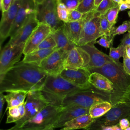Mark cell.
Here are the masks:
<instances>
[{
    "label": "cell",
    "instance_id": "cell-3",
    "mask_svg": "<svg viewBox=\"0 0 130 130\" xmlns=\"http://www.w3.org/2000/svg\"><path fill=\"white\" fill-rule=\"evenodd\" d=\"M81 89L69 82L60 75H48L42 88V95L48 105L62 107L64 99Z\"/></svg>",
    "mask_w": 130,
    "mask_h": 130
},
{
    "label": "cell",
    "instance_id": "cell-8",
    "mask_svg": "<svg viewBox=\"0 0 130 130\" xmlns=\"http://www.w3.org/2000/svg\"><path fill=\"white\" fill-rule=\"evenodd\" d=\"M56 6L55 0H44L41 3L36 5V14L38 22L50 26L52 31L61 28L63 25V22L58 17Z\"/></svg>",
    "mask_w": 130,
    "mask_h": 130
},
{
    "label": "cell",
    "instance_id": "cell-37",
    "mask_svg": "<svg viewBox=\"0 0 130 130\" xmlns=\"http://www.w3.org/2000/svg\"><path fill=\"white\" fill-rule=\"evenodd\" d=\"M83 13H82L77 9L69 10V21H75L81 20L83 17Z\"/></svg>",
    "mask_w": 130,
    "mask_h": 130
},
{
    "label": "cell",
    "instance_id": "cell-46",
    "mask_svg": "<svg viewBox=\"0 0 130 130\" xmlns=\"http://www.w3.org/2000/svg\"><path fill=\"white\" fill-rule=\"evenodd\" d=\"M125 53L127 56L130 58V45L125 46Z\"/></svg>",
    "mask_w": 130,
    "mask_h": 130
},
{
    "label": "cell",
    "instance_id": "cell-58",
    "mask_svg": "<svg viewBox=\"0 0 130 130\" xmlns=\"http://www.w3.org/2000/svg\"><path fill=\"white\" fill-rule=\"evenodd\" d=\"M82 0H79V3H80L81 1H82Z\"/></svg>",
    "mask_w": 130,
    "mask_h": 130
},
{
    "label": "cell",
    "instance_id": "cell-24",
    "mask_svg": "<svg viewBox=\"0 0 130 130\" xmlns=\"http://www.w3.org/2000/svg\"><path fill=\"white\" fill-rule=\"evenodd\" d=\"M28 92L25 91H12L7 92L5 95V98L7 103L6 111L10 108L17 107L24 103L26 99Z\"/></svg>",
    "mask_w": 130,
    "mask_h": 130
},
{
    "label": "cell",
    "instance_id": "cell-47",
    "mask_svg": "<svg viewBox=\"0 0 130 130\" xmlns=\"http://www.w3.org/2000/svg\"><path fill=\"white\" fill-rule=\"evenodd\" d=\"M102 130H114L113 126H108L104 127L102 128Z\"/></svg>",
    "mask_w": 130,
    "mask_h": 130
},
{
    "label": "cell",
    "instance_id": "cell-19",
    "mask_svg": "<svg viewBox=\"0 0 130 130\" xmlns=\"http://www.w3.org/2000/svg\"><path fill=\"white\" fill-rule=\"evenodd\" d=\"M93 43H89L79 46L89 55L90 61L87 67V69L98 68L103 67L108 62H116L109 55L100 51L94 46Z\"/></svg>",
    "mask_w": 130,
    "mask_h": 130
},
{
    "label": "cell",
    "instance_id": "cell-1",
    "mask_svg": "<svg viewBox=\"0 0 130 130\" xmlns=\"http://www.w3.org/2000/svg\"><path fill=\"white\" fill-rule=\"evenodd\" d=\"M48 75L39 66L19 62L0 77V93L41 90Z\"/></svg>",
    "mask_w": 130,
    "mask_h": 130
},
{
    "label": "cell",
    "instance_id": "cell-50",
    "mask_svg": "<svg viewBox=\"0 0 130 130\" xmlns=\"http://www.w3.org/2000/svg\"><path fill=\"white\" fill-rule=\"evenodd\" d=\"M44 130H55V129L50 127V128H47V129H44ZM59 130H69V129L68 128H67V127H64L61 128L60 129H59Z\"/></svg>",
    "mask_w": 130,
    "mask_h": 130
},
{
    "label": "cell",
    "instance_id": "cell-15",
    "mask_svg": "<svg viewBox=\"0 0 130 130\" xmlns=\"http://www.w3.org/2000/svg\"><path fill=\"white\" fill-rule=\"evenodd\" d=\"M36 4L34 0H20L17 15L9 35L10 38L15 35L29 16L36 12Z\"/></svg>",
    "mask_w": 130,
    "mask_h": 130
},
{
    "label": "cell",
    "instance_id": "cell-35",
    "mask_svg": "<svg viewBox=\"0 0 130 130\" xmlns=\"http://www.w3.org/2000/svg\"><path fill=\"white\" fill-rule=\"evenodd\" d=\"M129 31H130V21L126 20L123 22V23L118 27H114L111 32V35L115 37V36L117 35L123 34Z\"/></svg>",
    "mask_w": 130,
    "mask_h": 130
},
{
    "label": "cell",
    "instance_id": "cell-21",
    "mask_svg": "<svg viewBox=\"0 0 130 130\" xmlns=\"http://www.w3.org/2000/svg\"><path fill=\"white\" fill-rule=\"evenodd\" d=\"M51 35L54 39L56 50H59L62 52L68 55L70 50L77 46L69 40L63 31L62 27L55 31H52Z\"/></svg>",
    "mask_w": 130,
    "mask_h": 130
},
{
    "label": "cell",
    "instance_id": "cell-56",
    "mask_svg": "<svg viewBox=\"0 0 130 130\" xmlns=\"http://www.w3.org/2000/svg\"><path fill=\"white\" fill-rule=\"evenodd\" d=\"M124 130H130V126L128 127H127V128H126Z\"/></svg>",
    "mask_w": 130,
    "mask_h": 130
},
{
    "label": "cell",
    "instance_id": "cell-2",
    "mask_svg": "<svg viewBox=\"0 0 130 130\" xmlns=\"http://www.w3.org/2000/svg\"><path fill=\"white\" fill-rule=\"evenodd\" d=\"M91 73L98 72L107 77L113 84L110 93V102L113 106L123 100L130 88V76L124 70L120 62H108L102 67L89 69Z\"/></svg>",
    "mask_w": 130,
    "mask_h": 130
},
{
    "label": "cell",
    "instance_id": "cell-44",
    "mask_svg": "<svg viewBox=\"0 0 130 130\" xmlns=\"http://www.w3.org/2000/svg\"><path fill=\"white\" fill-rule=\"evenodd\" d=\"M119 11H125L127 9H130V4L123 1L119 5Z\"/></svg>",
    "mask_w": 130,
    "mask_h": 130
},
{
    "label": "cell",
    "instance_id": "cell-6",
    "mask_svg": "<svg viewBox=\"0 0 130 130\" xmlns=\"http://www.w3.org/2000/svg\"><path fill=\"white\" fill-rule=\"evenodd\" d=\"M100 16L95 9L84 13L82 18V27L77 46L96 43L97 39L103 36L100 28Z\"/></svg>",
    "mask_w": 130,
    "mask_h": 130
},
{
    "label": "cell",
    "instance_id": "cell-18",
    "mask_svg": "<svg viewBox=\"0 0 130 130\" xmlns=\"http://www.w3.org/2000/svg\"><path fill=\"white\" fill-rule=\"evenodd\" d=\"M86 114H89V109L76 105H68L63 107L57 119L50 127L54 129L64 127V124L67 122L79 116Z\"/></svg>",
    "mask_w": 130,
    "mask_h": 130
},
{
    "label": "cell",
    "instance_id": "cell-5",
    "mask_svg": "<svg viewBox=\"0 0 130 130\" xmlns=\"http://www.w3.org/2000/svg\"><path fill=\"white\" fill-rule=\"evenodd\" d=\"M124 118L130 121V104L120 102L114 105L104 115L95 118L91 124L83 130H102L104 127L118 124L119 121Z\"/></svg>",
    "mask_w": 130,
    "mask_h": 130
},
{
    "label": "cell",
    "instance_id": "cell-26",
    "mask_svg": "<svg viewBox=\"0 0 130 130\" xmlns=\"http://www.w3.org/2000/svg\"><path fill=\"white\" fill-rule=\"evenodd\" d=\"M112 107L113 105L110 102H100L93 105L89 109V114L95 119L105 114Z\"/></svg>",
    "mask_w": 130,
    "mask_h": 130
},
{
    "label": "cell",
    "instance_id": "cell-45",
    "mask_svg": "<svg viewBox=\"0 0 130 130\" xmlns=\"http://www.w3.org/2000/svg\"><path fill=\"white\" fill-rule=\"evenodd\" d=\"M122 102H125L130 104V88L128 90V91L127 92L126 94H125Z\"/></svg>",
    "mask_w": 130,
    "mask_h": 130
},
{
    "label": "cell",
    "instance_id": "cell-23",
    "mask_svg": "<svg viewBox=\"0 0 130 130\" xmlns=\"http://www.w3.org/2000/svg\"><path fill=\"white\" fill-rule=\"evenodd\" d=\"M55 50H56L55 48L54 49L35 50L24 55V57L21 62L39 66L41 62L45 58Z\"/></svg>",
    "mask_w": 130,
    "mask_h": 130
},
{
    "label": "cell",
    "instance_id": "cell-36",
    "mask_svg": "<svg viewBox=\"0 0 130 130\" xmlns=\"http://www.w3.org/2000/svg\"><path fill=\"white\" fill-rule=\"evenodd\" d=\"M114 37L108 35H103L100 39L96 41V43L105 48H110L113 44Z\"/></svg>",
    "mask_w": 130,
    "mask_h": 130
},
{
    "label": "cell",
    "instance_id": "cell-17",
    "mask_svg": "<svg viewBox=\"0 0 130 130\" xmlns=\"http://www.w3.org/2000/svg\"><path fill=\"white\" fill-rule=\"evenodd\" d=\"M52 32V29L47 24L39 23L25 43L23 54L25 55L36 50L38 45Z\"/></svg>",
    "mask_w": 130,
    "mask_h": 130
},
{
    "label": "cell",
    "instance_id": "cell-22",
    "mask_svg": "<svg viewBox=\"0 0 130 130\" xmlns=\"http://www.w3.org/2000/svg\"><path fill=\"white\" fill-rule=\"evenodd\" d=\"M89 81L91 85L100 90L110 93L113 90V83L107 77L99 73H91Z\"/></svg>",
    "mask_w": 130,
    "mask_h": 130
},
{
    "label": "cell",
    "instance_id": "cell-40",
    "mask_svg": "<svg viewBox=\"0 0 130 130\" xmlns=\"http://www.w3.org/2000/svg\"><path fill=\"white\" fill-rule=\"evenodd\" d=\"M13 0H1V8L2 12H6L9 10Z\"/></svg>",
    "mask_w": 130,
    "mask_h": 130
},
{
    "label": "cell",
    "instance_id": "cell-38",
    "mask_svg": "<svg viewBox=\"0 0 130 130\" xmlns=\"http://www.w3.org/2000/svg\"><path fill=\"white\" fill-rule=\"evenodd\" d=\"M61 2L64 3L69 10L76 9L80 4L79 0H61Z\"/></svg>",
    "mask_w": 130,
    "mask_h": 130
},
{
    "label": "cell",
    "instance_id": "cell-54",
    "mask_svg": "<svg viewBox=\"0 0 130 130\" xmlns=\"http://www.w3.org/2000/svg\"><path fill=\"white\" fill-rule=\"evenodd\" d=\"M123 1L127 3H128V4H130V0H123Z\"/></svg>",
    "mask_w": 130,
    "mask_h": 130
},
{
    "label": "cell",
    "instance_id": "cell-41",
    "mask_svg": "<svg viewBox=\"0 0 130 130\" xmlns=\"http://www.w3.org/2000/svg\"><path fill=\"white\" fill-rule=\"evenodd\" d=\"M118 124L122 130H124L130 126V121L127 118H122L119 121Z\"/></svg>",
    "mask_w": 130,
    "mask_h": 130
},
{
    "label": "cell",
    "instance_id": "cell-7",
    "mask_svg": "<svg viewBox=\"0 0 130 130\" xmlns=\"http://www.w3.org/2000/svg\"><path fill=\"white\" fill-rule=\"evenodd\" d=\"M63 107L48 105L28 120L21 128L33 130L47 129L56 121Z\"/></svg>",
    "mask_w": 130,
    "mask_h": 130
},
{
    "label": "cell",
    "instance_id": "cell-29",
    "mask_svg": "<svg viewBox=\"0 0 130 130\" xmlns=\"http://www.w3.org/2000/svg\"><path fill=\"white\" fill-rule=\"evenodd\" d=\"M100 28L103 35L112 36L111 32L114 27L112 26L107 20L106 15H101Z\"/></svg>",
    "mask_w": 130,
    "mask_h": 130
},
{
    "label": "cell",
    "instance_id": "cell-33",
    "mask_svg": "<svg viewBox=\"0 0 130 130\" xmlns=\"http://www.w3.org/2000/svg\"><path fill=\"white\" fill-rule=\"evenodd\" d=\"M56 47V42L51 35H49L45 39H44L37 47L36 49H54Z\"/></svg>",
    "mask_w": 130,
    "mask_h": 130
},
{
    "label": "cell",
    "instance_id": "cell-13",
    "mask_svg": "<svg viewBox=\"0 0 130 130\" xmlns=\"http://www.w3.org/2000/svg\"><path fill=\"white\" fill-rule=\"evenodd\" d=\"M90 61L88 53L79 46H76L70 51L64 62V69L76 70L87 67Z\"/></svg>",
    "mask_w": 130,
    "mask_h": 130
},
{
    "label": "cell",
    "instance_id": "cell-55",
    "mask_svg": "<svg viewBox=\"0 0 130 130\" xmlns=\"http://www.w3.org/2000/svg\"><path fill=\"white\" fill-rule=\"evenodd\" d=\"M55 2H56L57 4H59V3H60L61 2V0H55Z\"/></svg>",
    "mask_w": 130,
    "mask_h": 130
},
{
    "label": "cell",
    "instance_id": "cell-30",
    "mask_svg": "<svg viewBox=\"0 0 130 130\" xmlns=\"http://www.w3.org/2000/svg\"><path fill=\"white\" fill-rule=\"evenodd\" d=\"M56 10L58 17L61 21L63 22H67L69 21L68 17L69 10L64 3L60 2V3L57 4Z\"/></svg>",
    "mask_w": 130,
    "mask_h": 130
},
{
    "label": "cell",
    "instance_id": "cell-14",
    "mask_svg": "<svg viewBox=\"0 0 130 130\" xmlns=\"http://www.w3.org/2000/svg\"><path fill=\"white\" fill-rule=\"evenodd\" d=\"M39 23L36 12L31 14L15 35L10 38L7 44L11 46H14L25 43L33 31L38 26Z\"/></svg>",
    "mask_w": 130,
    "mask_h": 130
},
{
    "label": "cell",
    "instance_id": "cell-48",
    "mask_svg": "<svg viewBox=\"0 0 130 130\" xmlns=\"http://www.w3.org/2000/svg\"><path fill=\"white\" fill-rule=\"evenodd\" d=\"M113 127L114 130H122V129L120 128V127L119 126V125L118 124L113 125Z\"/></svg>",
    "mask_w": 130,
    "mask_h": 130
},
{
    "label": "cell",
    "instance_id": "cell-27",
    "mask_svg": "<svg viewBox=\"0 0 130 130\" xmlns=\"http://www.w3.org/2000/svg\"><path fill=\"white\" fill-rule=\"evenodd\" d=\"M25 102L21 105L8 109L6 123H16L21 119L25 113Z\"/></svg>",
    "mask_w": 130,
    "mask_h": 130
},
{
    "label": "cell",
    "instance_id": "cell-16",
    "mask_svg": "<svg viewBox=\"0 0 130 130\" xmlns=\"http://www.w3.org/2000/svg\"><path fill=\"white\" fill-rule=\"evenodd\" d=\"M20 0H13L9 10L2 12L0 22L1 44L8 37L16 18Z\"/></svg>",
    "mask_w": 130,
    "mask_h": 130
},
{
    "label": "cell",
    "instance_id": "cell-51",
    "mask_svg": "<svg viewBox=\"0 0 130 130\" xmlns=\"http://www.w3.org/2000/svg\"><path fill=\"white\" fill-rule=\"evenodd\" d=\"M1 130H4V129H1ZM5 130H33V129H24V128H19V129H15L13 128H11L9 129H5Z\"/></svg>",
    "mask_w": 130,
    "mask_h": 130
},
{
    "label": "cell",
    "instance_id": "cell-25",
    "mask_svg": "<svg viewBox=\"0 0 130 130\" xmlns=\"http://www.w3.org/2000/svg\"><path fill=\"white\" fill-rule=\"evenodd\" d=\"M94 119L89 114H83L67 122L64 127H67L69 130L84 129L90 125Z\"/></svg>",
    "mask_w": 130,
    "mask_h": 130
},
{
    "label": "cell",
    "instance_id": "cell-53",
    "mask_svg": "<svg viewBox=\"0 0 130 130\" xmlns=\"http://www.w3.org/2000/svg\"><path fill=\"white\" fill-rule=\"evenodd\" d=\"M34 2H35V4H36V5H37V4H40V3H41L44 0H34Z\"/></svg>",
    "mask_w": 130,
    "mask_h": 130
},
{
    "label": "cell",
    "instance_id": "cell-49",
    "mask_svg": "<svg viewBox=\"0 0 130 130\" xmlns=\"http://www.w3.org/2000/svg\"><path fill=\"white\" fill-rule=\"evenodd\" d=\"M103 0H95L94 2V6L96 8V7L99 6L100 3Z\"/></svg>",
    "mask_w": 130,
    "mask_h": 130
},
{
    "label": "cell",
    "instance_id": "cell-57",
    "mask_svg": "<svg viewBox=\"0 0 130 130\" xmlns=\"http://www.w3.org/2000/svg\"><path fill=\"white\" fill-rule=\"evenodd\" d=\"M127 13H128V16L130 17V11H128V12H127Z\"/></svg>",
    "mask_w": 130,
    "mask_h": 130
},
{
    "label": "cell",
    "instance_id": "cell-31",
    "mask_svg": "<svg viewBox=\"0 0 130 130\" xmlns=\"http://www.w3.org/2000/svg\"><path fill=\"white\" fill-rule=\"evenodd\" d=\"M125 52V47L119 44L116 48L112 47V46L110 48L109 55L115 61L119 62V58L123 56Z\"/></svg>",
    "mask_w": 130,
    "mask_h": 130
},
{
    "label": "cell",
    "instance_id": "cell-9",
    "mask_svg": "<svg viewBox=\"0 0 130 130\" xmlns=\"http://www.w3.org/2000/svg\"><path fill=\"white\" fill-rule=\"evenodd\" d=\"M48 105L40 90L29 91L25 102L24 116L15 123L13 128H21L24 124Z\"/></svg>",
    "mask_w": 130,
    "mask_h": 130
},
{
    "label": "cell",
    "instance_id": "cell-32",
    "mask_svg": "<svg viewBox=\"0 0 130 130\" xmlns=\"http://www.w3.org/2000/svg\"><path fill=\"white\" fill-rule=\"evenodd\" d=\"M94 2L95 0H82L76 9L83 14L91 11L96 9Z\"/></svg>",
    "mask_w": 130,
    "mask_h": 130
},
{
    "label": "cell",
    "instance_id": "cell-39",
    "mask_svg": "<svg viewBox=\"0 0 130 130\" xmlns=\"http://www.w3.org/2000/svg\"><path fill=\"white\" fill-rule=\"evenodd\" d=\"M123 66L124 71L130 76V58L127 56L125 52L123 56Z\"/></svg>",
    "mask_w": 130,
    "mask_h": 130
},
{
    "label": "cell",
    "instance_id": "cell-28",
    "mask_svg": "<svg viewBox=\"0 0 130 130\" xmlns=\"http://www.w3.org/2000/svg\"><path fill=\"white\" fill-rule=\"evenodd\" d=\"M118 5L112 0H103L95 9V11L100 15H105L112 8Z\"/></svg>",
    "mask_w": 130,
    "mask_h": 130
},
{
    "label": "cell",
    "instance_id": "cell-42",
    "mask_svg": "<svg viewBox=\"0 0 130 130\" xmlns=\"http://www.w3.org/2000/svg\"><path fill=\"white\" fill-rule=\"evenodd\" d=\"M120 45H122L124 47L127 45H130V31H128V32L123 37L121 41Z\"/></svg>",
    "mask_w": 130,
    "mask_h": 130
},
{
    "label": "cell",
    "instance_id": "cell-11",
    "mask_svg": "<svg viewBox=\"0 0 130 130\" xmlns=\"http://www.w3.org/2000/svg\"><path fill=\"white\" fill-rule=\"evenodd\" d=\"M67 55L59 50H55L45 58L39 66L48 75H60L64 69V62Z\"/></svg>",
    "mask_w": 130,
    "mask_h": 130
},
{
    "label": "cell",
    "instance_id": "cell-52",
    "mask_svg": "<svg viewBox=\"0 0 130 130\" xmlns=\"http://www.w3.org/2000/svg\"><path fill=\"white\" fill-rule=\"evenodd\" d=\"M113 2H114L115 3L118 4V5L120 4L122 2H123V0H112Z\"/></svg>",
    "mask_w": 130,
    "mask_h": 130
},
{
    "label": "cell",
    "instance_id": "cell-43",
    "mask_svg": "<svg viewBox=\"0 0 130 130\" xmlns=\"http://www.w3.org/2000/svg\"><path fill=\"white\" fill-rule=\"evenodd\" d=\"M5 102L6 101L5 98V95L3 93H0V121L3 118V110Z\"/></svg>",
    "mask_w": 130,
    "mask_h": 130
},
{
    "label": "cell",
    "instance_id": "cell-4",
    "mask_svg": "<svg viewBox=\"0 0 130 130\" xmlns=\"http://www.w3.org/2000/svg\"><path fill=\"white\" fill-rule=\"evenodd\" d=\"M110 93L100 90L93 87L79 90L66 97L62 106L76 105L80 107L89 109L93 105L103 101L110 102ZM111 103V102H110Z\"/></svg>",
    "mask_w": 130,
    "mask_h": 130
},
{
    "label": "cell",
    "instance_id": "cell-12",
    "mask_svg": "<svg viewBox=\"0 0 130 130\" xmlns=\"http://www.w3.org/2000/svg\"><path fill=\"white\" fill-rule=\"evenodd\" d=\"M88 69L81 68L76 70L64 69L60 73V76L74 85L83 89L91 87L89 79L91 74Z\"/></svg>",
    "mask_w": 130,
    "mask_h": 130
},
{
    "label": "cell",
    "instance_id": "cell-10",
    "mask_svg": "<svg viewBox=\"0 0 130 130\" xmlns=\"http://www.w3.org/2000/svg\"><path fill=\"white\" fill-rule=\"evenodd\" d=\"M25 43L11 46L7 44L1 51L0 77L3 76L19 61L23 54Z\"/></svg>",
    "mask_w": 130,
    "mask_h": 130
},
{
    "label": "cell",
    "instance_id": "cell-34",
    "mask_svg": "<svg viewBox=\"0 0 130 130\" xmlns=\"http://www.w3.org/2000/svg\"><path fill=\"white\" fill-rule=\"evenodd\" d=\"M119 11V8L118 5L110 9L105 14L107 20L113 26L116 23Z\"/></svg>",
    "mask_w": 130,
    "mask_h": 130
},
{
    "label": "cell",
    "instance_id": "cell-20",
    "mask_svg": "<svg viewBox=\"0 0 130 130\" xmlns=\"http://www.w3.org/2000/svg\"><path fill=\"white\" fill-rule=\"evenodd\" d=\"M82 27V20L81 19L78 21L63 22L62 29L69 40L77 46L80 40Z\"/></svg>",
    "mask_w": 130,
    "mask_h": 130
}]
</instances>
